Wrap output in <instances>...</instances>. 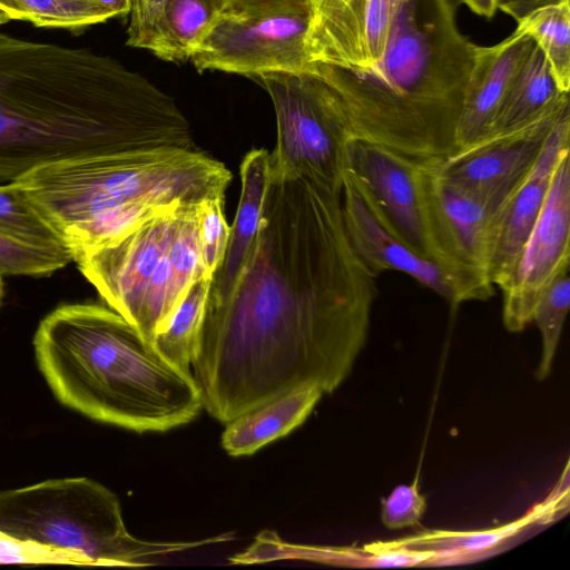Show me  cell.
<instances>
[{
	"instance_id": "obj_1",
	"label": "cell",
	"mask_w": 570,
	"mask_h": 570,
	"mask_svg": "<svg viewBox=\"0 0 570 570\" xmlns=\"http://www.w3.org/2000/svg\"><path fill=\"white\" fill-rule=\"evenodd\" d=\"M376 278L348 240L340 193L272 178L238 283L206 311L191 364L204 409L227 423L303 385L333 393L365 345Z\"/></svg>"
},
{
	"instance_id": "obj_2",
	"label": "cell",
	"mask_w": 570,
	"mask_h": 570,
	"mask_svg": "<svg viewBox=\"0 0 570 570\" xmlns=\"http://www.w3.org/2000/svg\"><path fill=\"white\" fill-rule=\"evenodd\" d=\"M196 149L173 97L88 49L0 33V183L73 158Z\"/></svg>"
},
{
	"instance_id": "obj_3",
	"label": "cell",
	"mask_w": 570,
	"mask_h": 570,
	"mask_svg": "<svg viewBox=\"0 0 570 570\" xmlns=\"http://www.w3.org/2000/svg\"><path fill=\"white\" fill-rule=\"evenodd\" d=\"M475 46L449 0H406L373 67L312 65L341 98L355 136L407 157L443 159L455 132Z\"/></svg>"
},
{
	"instance_id": "obj_4",
	"label": "cell",
	"mask_w": 570,
	"mask_h": 570,
	"mask_svg": "<svg viewBox=\"0 0 570 570\" xmlns=\"http://www.w3.org/2000/svg\"><path fill=\"white\" fill-rule=\"evenodd\" d=\"M33 348L56 397L95 421L166 432L204 409L191 372L164 358L106 304L58 306L39 323Z\"/></svg>"
},
{
	"instance_id": "obj_5",
	"label": "cell",
	"mask_w": 570,
	"mask_h": 570,
	"mask_svg": "<svg viewBox=\"0 0 570 570\" xmlns=\"http://www.w3.org/2000/svg\"><path fill=\"white\" fill-rule=\"evenodd\" d=\"M230 180L198 150L161 149L61 160L13 183L75 261L156 215L225 197Z\"/></svg>"
},
{
	"instance_id": "obj_6",
	"label": "cell",
	"mask_w": 570,
	"mask_h": 570,
	"mask_svg": "<svg viewBox=\"0 0 570 570\" xmlns=\"http://www.w3.org/2000/svg\"><path fill=\"white\" fill-rule=\"evenodd\" d=\"M0 531L11 538L85 556L91 566L146 567L153 558L234 538L147 541L124 522L117 495L89 478H65L0 490Z\"/></svg>"
},
{
	"instance_id": "obj_7",
	"label": "cell",
	"mask_w": 570,
	"mask_h": 570,
	"mask_svg": "<svg viewBox=\"0 0 570 570\" xmlns=\"http://www.w3.org/2000/svg\"><path fill=\"white\" fill-rule=\"evenodd\" d=\"M252 80L266 90L275 109L272 178L305 177L341 194L346 147L356 136L335 90L312 70L268 72Z\"/></svg>"
},
{
	"instance_id": "obj_8",
	"label": "cell",
	"mask_w": 570,
	"mask_h": 570,
	"mask_svg": "<svg viewBox=\"0 0 570 570\" xmlns=\"http://www.w3.org/2000/svg\"><path fill=\"white\" fill-rule=\"evenodd\" d=\"M436 160H417L416 167L430 259L460 283L470 301L488 299L495 287L488 275L494 213L444 178Z\"/></svg>"
},
{
	"instance_id": "obj_9",
	"label": "cell",
	"mask_w": 570,
	"mask_h": 570,
	"mask_svg": "<svg viewBox=\"0 0 570 570\" xmlns=\"http://www.w3.org/2000/svg\"><path fill=\"white\" fill-rule=\"evenodd\" d=\"M309 12L242 14L227 10L190 57L195 68L242 75L312 70L306 51Z\"/></svg>"
},
{
	"instance_id": "obj_10",
	"label": "cell",
	"mask_w": 570,
	"mask_h": 570,
	"mask_svg": "<svg viewBox=\"0 0 570 570\" xmlns=\"http://www.w3.org/2000/svg\"><path fill=\"white\" fill-rule=\"evenodd\" d=\"M569 153L559 160L543 207L522 247L513 274L501 287L502 321L512 333L523 331L532 322L543 293L560 274L569 271Z\"/></svg>"
},
{
	"instance_id": "obj_11",
	"label": "cell",
	"mask_w": 570,
	"mask_h": 570,
	"mask_svg": "<svg viewBox=\"0 0 570 570\" xmlns=\"http://www.w3.org/2000/svg\"><path fill=\"white\" fill-rule=\"evenodd\" d=\"M417 160L354 137L346 147L343 176L354 184L386 230L415 254L430 259L416 178Z\"/></svg>"
},
{
	"instance_id": "obj_12",
	"label": "cell",
	"mask_w": 570,
	"mask_h": 570,
	"mask_svg": "<svg viewBox=\"0 0 570 570\" xmlns=\"http://www.w3.org/2000/svg\"><path fill=\"white\" fill-rule=\"evenodd\" d=\"M569 112L570 107L529 127L489 136L438 159L439 170L495 214L532 171L553 128Z\"/></svg>"
},
{
	"instance_id": "obj_13",
	"label": "cell",
	"mask_w": 570,
	"mask_h": 570,
	"mask_svg": "<svg viewBox=\"0 0 570 570\" xmlns=\"http://www.w3.org/2000/svg\"><path fill=\"white\" fill-rule=\"evenodd\" d=\"M406 0H311L306 51L312 65L367 69L383 57Z\"/></svg>"
},
{
	"instance_id": "obj_14",
	"label": "cell",
	"mask_w": 570,
	"mask_h": 570,
	"mask_svg": "<svg viewBox=\"0 0 570 570\" xmlns=\"http://www.w3.org/2000/svg\"><path fill=\"white\" fill-rule=\"evenodd\" d=\"M178 209L156 215L73 261L104 304L134 327L149 279L168 249Z\"/></svg>"
},
{
	"instance_id": "obj_15",
	"label": "cell",
	"mask_w": 570,
	"mask_h": 570,
	"mask_svg": "<svg viewBox=\"0 0 570 570\" xmlns=\"http://www.w3.org/2000/svg\"><path fill=\"white\" fill-rule=\"evenodd\" d=\"M570 151V112L553 128L532 171L493 216L488 275L503 287L513 274L522 247L546 202L554 169Z\"/></svg>"
},
{
	"instance_id": "obj_16",
	"label": "cell",
	"mask_w": 570,
	"mask_h": 570,
	"mask_svg": "<svg viewBox=\"0 0 570 570\" xmlns=\"http://www.w3.org/2000/svg\"><path fill=\"white\" fill-rule=\"evenodd\" d=\"M342 216L348 240L374 276L402 272L456 305L469 296L460 283L434 262L419 256L375 218L354 184L343 176Z\"/></svg>"
},
{
	"instance_id": "obj_17",
	"label": "cell",
	"mask_w": 570,
	"mask_h": 570,
	"mask_svg": "<svg viewBox=\"0 0 570 570\" xmlns=\"http://www.w3.org/2000/svg\"><path fill=\"white\" fill-rule=\"evenodd\" d=\"M534 45L530 36L515 29L494 46H475L456 126V150L490 136L515 77Z\"/></svg>"
},
{
	"instance_id": "obj_18",
	"label": "cell",
	"mask_w": 570,
	"mask_h": 570,
	"mask_svg": "<svg viewBox=\"0 0 570 570\" xmlns=\"http://www.w3.org/2000/svg\"><path fill=\"white\" fill-rule=\"evenodd\" d=\"M239 173V203L223 263L212 278L207 311L222 308L228 302L255 247L272 180L269 153L264 148L252 149L245 155Z\"/></svg>"
},
{
	"instance_id": "obj_19",
	"label": "cell",
	"mask_w": 570,
	"mask_h": 570,
	"mask_svg": "<svg viewBox=\"0 0 570 570\" xmlns=\"http://www.w3.org/2000/svg\"><path fill=\"white\" fill-rule=\"evenodd\" d=\"M323 391L307 384L284 393L227 422L220 439L232 456L250 455L298 428L312 413Z\"/></svg>"
},
{
	"instance_id": "obj_20",
	"label": "cell",
	"mask_w": 570,
	"mask_h": 570,
	"mask_svg": "<svg viewBox=\"0 0 570 570\" xmlns=\"http://www.w3.org/2000/svg\"><path fill=\"white\" fill-rule=\"evenodd\" d=\"M568 107L569 92L560 88L544 55L534 45L515 77L490 136L529 127Z\"/></svg>"
},
{
	"instance_id": "obj_21",
	"label": "cell",
	"mask_w": 570,
	"mask_h": 570,
	"mask_svg": "<svg viewBox=\"0 0 570 570\" xmlns=\"http://www.w3.org/2000/svg\"><path fill=\"white\" fill-rule=\"evenodd\" d=\"M227 10L228 0H167L150 51L165 61L190 60L214 23Z\"/></svg>"
},
{
	"instance_id": "obj_22",
	"label": "cell",
	"mask_w": 570,
	"mask_h": 570,
	"mask_svg": "<svg viewBox=\"0 0 570 570\" xmlns=\"http://www.w3.org/2000/svg\"><path fill=\"white\" fill-rule=\"evenodd\" d=\"M210 284L209 277L193 282L153 341L164 358L184 371L191 372L206 317Z\"/></svg>"
},
{
	"instance_id": "obj_23",
	"label": "cell",
	"mask_w": 570,
	"mask_h": 570,
	"mask_svg": "<svg viewBox=\"0 0 570 570\" xmlns=\"http://www.w3.org/2000/svg\"><path fill=\"white\" fill-rule=\"evenodd\" d=\"M517 30L527 33L544 55L563 91L570 89V0L534 11Z\"/></svg>"
},
{
	"instance_id": "obj_24",
	"label": "cell",
	"mask_w": 570,
	"mask_h": 570,
	"mask_svg": "<svg viewBox=\"0 0 570 570\" xmlns=\"http://www.w3.org/2000/svg\"><path fill=\"white\" fill-rule=\"evenodd\" d=\"M13 20L36 27L78 30L105 22L115 14L96 0H6Z\"/></svg>"
},
{
	"instance_id": "obj_25",
	"label": "cell",
	"mask_w": 570,
	"mask_h": 570,
	"mask_svg": "<svg viewBox=\"0 0 570 570\" xmlns=\"http://www.w3.org/2000/svg\"><path fill=\"white\" fill-rule=\"evenodd\" d=\"M0 232L41 246H65L13 183L0 184Z\"/></svg>"
},
{
	"instance_id": "obj_26",
	"label": "cell",
	"mask_w": 570,
	"mask_h": 570,
	"mask_svg": "<svg viewBox=\"0 0 570 570\" xmlns=\"http://www.w3.org/2000/svg\"><path fill=\"white\" fill-rule=\"evenodd\" d=\"M569 306L570 278L569 271H566L543 293L532 317L542 340L541 360L535 372L540 381L547 379L551 372Z\"/></svg>"
},
{
	"instance_id": "obj_27",
	"label": "cell",
	"mask_w": 570,
	"mask_h": 570,
	"mask_svg": "<svg viewBox=\"0 0 570 570\" xmlns=\"http://www.w3.org/2000/svg\"><path fill=\"white\" fill-rule=\"evenodd\" d=\"M73 262L66 246H41L0 232V274L48 276Z\"/></svg>"
},
{
	"instance_id": "obj_28",
	"label": "cell",
	"mask_w": 570,
	"mask_h": 570,
	"mask_svg": "<svg viewBox=\"0 0 570 570\" xmlns=\"http://www.w3.org/2000/svg\"><path fill=\"white\" fill-rule=\"evenodd\" d=\"M529 523V515L513 523L491 530L471 532H435L403 541L402 546H429L438 556L453 553H479L492 549ZM401 544L400 542H396ZM424 550V549H423Z\"/></svg>"
},
{
	"instance_id": "obj_29",
	"label": "cell",
	"mask_w": 570,
	"mask_h": 570,
	"mask_svg": "<svg viewBox=\"0 0 570 570\" xmlns=\"http://www.w3.org/2000/svg\"><path fill=\"white\" fill-rule=\"evenodd\" d=\"M225 197L207 199L200 205L198 236L206 274L213 278L223 263L230 226L224 214Z\"/></svg>"
},
{
	"instance_id": "obj_30",
	"label": "cell",
	"mask_w": 570,
	"mask_h": 570,
	"mask_svg": "<svg viewBox=\"0 0 570 570\" xmlns=\"http://www.w3.org/2000/svg\"><path fill=\"white\" fill-rule=\"evenodd\" d=\"M0 563L91 566L88 558L77 552L18 540L1 531Z\"/></svg>"
},
{
	"instance_id": "obj_31",
	"label": "cell",
	"mask_w": 570,
	"mask_h": 570,
	"mask_svg": "<svg viewBox=\"0 0 570 570\" xmlns=\"http://www.w3.org/2000/svg\"><path fill=\"white\" fill-rule=\"evenodd\" d=\"M426 509L417 478L411 484H400L382 500L381 519L391 530L414 527L420 523Z\"/></svg>"
},
{
	"instance_id": "obj_32",
	"label": "cell",
	"mask_w": 570,
	"mask_h": 570,
	"mask_svg": "<svg viewBox=\"0 0 570 570\" xmlns=\"http://www.w3.org/2000/svg\"><path fill=\"white\" fill-rule=\"evenodd\" d=\"M167 0H131L127 29L129 47L151 50Z\"/></svg>"
},
{
	"instance_id": "obj_33",
	"label": "cell",
	"mask_w": 570,
	"mask_h": 570,
	"mask_svg": "<svg viewBox=\"0 0 570 570\" xmlns=\"http://www.w3.org/2000/svg\"><path fill=\"white\" fill-rule=\"evenodd\" d=\"M229 10L242 14L309 12L311 0H228Z\"/></svg>"
},
{
	"instance_id": "obj_34",
	"label": "cell",
	"mask_w": 570,
	"mask_h": 570,
	"mask_svg": "<svg viewBox=\"0 0 570 570\" xmlns=\"http://www.w3.org/2000/svg\"><path fill=\"white\" fill-rule=\"evenodd\" d=\"M564 1L569 0H497V9L520 22L537 10Z\"/></svg>"
},
{
	"instance_id": "obj_35",
	"label": "cell",
	"mask_w": 570,
	"mask_h": 570,
	"mask_svg": "<svg viewBox=\"0 0 570 570\" xmlns=\"http://www.w3.org/2000/svg\"><path fill=\"white\" fill-rule=\"evenodd\" d=\"M473 12L485 18H492L497 9V0H460Z\"/></svg>"
},
{
	"instance_id": "obj_36",
	"label": "cell",
	"mask_w": 570,
	"mask_h": 570,
	"mask_svg": "<svg viewBox=\"0 0 570 570\" xmlns=\"http://www.w3.org/2000/svg\"><path fill=\"white\" fill-rule=\"evenodd\" d=\"M109 11H111L115 17H124L130 12L131 9V0H96Z\"/></svg>"
},
{
	"instance_id": "obj_37",
	"label": "cell",
	"mask_w": 570,
	"mask_h": 570,
	"mask_svg": "<svg viewBox=\"0 0 570 570\" xmlns=\"http://www.w3.org/2000/svg\"><path fill=\"white\" fill-rule=\"evenodd\" d=\"M10 20H12V17L7 11L0 8V24H3Z\"/></svg>"
},
{
	"instance_id": "obj_38",
	"label": "cell",
	"mask_w": 570,
	"mask_h": 570,
	"mask_svg": "<svg viewBox=\"0 0 570 570\" xmlns=\"http://www.w3.org/2000/svg\"><path fill=\"white\" fill-rule=\"evenodd\" d=\"M0 8L3 9L4 11H7L12 17L6 0H0ZM12 20H13V17H12Z\"/></svg>"
},
{
	"instance_id": "obj_39",
	"label": "cell",
	"mask_w": 570,
	"mask_h": 570,
	"mask_svg": "<svg viewBox=\"0 0 570 570\" xmlns=\"http://www.w3.org/2000/svg\"><path fill=\"white\" fill-rule=\"evenodd\" d=\"M2 296H3V281L1 278L0 279V304H1V301H2Z\"/></svg>"
},
{
	"instance_id": "obj_40",
	"label": "cell",
	"mask_w": 570,
	"mask_h": 570,
	"mask_svg": "<svg viewBox=\"0 0 570 570\" xmlns=\"http://www.w3.org/2000/svg\"><path fill=\"white\" fill-rule=\"evenodd\" d=\"M3 278V276L0 274V279Z\"/></svg>"
}]
</instances>
